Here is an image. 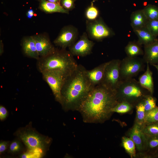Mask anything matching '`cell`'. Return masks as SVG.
Here are the masks:
<instances>
[{"instance_id":"1","label":"cell","mask_w":158,"mask_h":158,"mask_svg":"<svg viewBox=\"0 0 158 158\" xmlns=\"http://www.w3.org/2000/svg\"><path fill=\"white\" fill-rule=\"evenodd\" d=\"M118 102L116 91L101 84L92 88L77 111L85 123H102L109 118Z\"/></svg>"},{"instance_id":"2","label":"cell","mask_w":158,"mask_h":158,"mask_svg":"<svg viewBox=\"0 0 158 158\" xmlns=\"http://www.w3.org/2000/svg\"><path fill=\"white\" fill-rule=\"evenodd\" d=\"M86 70L83 66L78 64L73 72L65 78L61 90V104L64 111H77L94 87L87 77Z\"/></svg>"},{"instance_id":"3","label":"cell","mask_w":158,"mask_h":158,"mask_svg":"<svg viewBox=\"0 0 158 158\" xmlns=\"http://www.w3.org/2000/svg\"><path fill=\"white\" fill-rule=\"evenodd\" d=\"M13 135L22 141L27 148L22 155L23 158L43 157L52 142L51 138L42 134L33 128L32 122L18 129Z\"/></svg>"},{"instance_id":"4","label":"cell","mask_w":158,"mask_h":158,"mask_svg":"<svg viewBox=\"0 0 158 158\" xmlns=\"http://www.w3.org/2000/svg\"><path fill=\"white\" fill-rule=\"evenodd\" d=\"M73 56L66 49L56 48L52 53L40 57L37 60V68L41 73L46 71L58 72L65 78L71 75L78 65Z\"/></svg>"},{"instance_id":"5","label":"cell","mask_w":158,"mask_h":158,"mask_svg":"<svg viewBox=\"0 0 158 158\" xmlns=\"http://www.w3.org/2000/svg\"><path fill=\"white\" fill-rule=\"evenodd\" d=\"M116 91L119 102H127L133 106L151 94L141 85L138 81L133 78L122 80Z\"/></svg>"},{"instance_id":"6","label":"cell","mask_w":158,"mask_h":158,"mask_svg":"<svg viewBox=\"0 0 158 158\" xmlns=\"http://www.w3.org/2000/svg\"><path fill=\"white\" fill-rule=\"evenodd\" d=\"M145 62L142 58L139 57L127 56L121 61L120 65V76L122 80L132 78L143 71Z\"/></svg>"},{"instance_id":"7","label":"cell","mask_w":158,"mask_h":158,"mask_svg":"<svg viewBox=\"0 0 158 158\" xmlns=\"http://www.w3.org/2000/svg\"><path fill=\"white\" fill-rule=\"evenodd\" d=\"M86 28L88 37L95 40L101 41L114 34L112 30L101 17L93 20H87Z\"/></svg>"},{"instance_id":"8","label":"cell","mask_w":158,"mask_h":158,"mask_svg":"<svg viewBox=\"0 0 158 158\" xmlns=\"http://www.w3.org/2000/svg\"><path fill=\"white\" fill-rule=\"evenodd\" d=\"M121 60L114 59L108 61L104 72L102 84L111 90L116 91L122 81L120 76Z\"/></svg>"},{"instance_id":"9","label":"cell","mask_w":158,"mask_h":158,"mask_svg":"<svg viewBox=\"0 0 158 158\" xmlns=\"http://www.w3.org/2000/svg\"><path fill=\"white\" fill-rule=\"evenodd\" d=\"M43 79L51 89L55 100L61 103V90L65 78L60 73L54 71H46L41 73Z\"/></svg>"},{"instance_id":"10","label":"cell","mask_w":158,"mask_h":158,"mask_svg":"<svg viewBox=\"0 0 158 158\" xmlns=\"http://www.w3.org/2000/svg\"><path fill=\"white\" fill-rule=\"evenodd\" d=\"M78 34V30L76 27L71 25L65 26L61 29L53 43L60 48L66 49L75 42Z\"/></svg>"},{"instance_id":"11","label":"cell","mask_w":158,"mask_h":158,"mask_svg":"<svg viewBox=\"0 0 158 158\" xmlns=\"http://www.w3.org/2000/svg\"><path fill=\"white\" fill-rule=\"evenodd\" d=\"M88 37L87 32H84L78 41L68 48L73 56L84 57L91 53L95 43Z\"/></svg>"},{"instance_id":"12","label":"cell","mask_w":158,"mask_h":158,"mask_svg":"<svg viewBox=\"0 0 158 158\" xmlns=\"http://www.w3.org/2000/svg\"><path fill=\"white\" fill-rule=\"evenodd\" d=\"M32 36L40 57L46 56L55 50L56 48L51 43L48 34L43 33L36 34Z\"/></svg>"},{"instance_id":"13","label":"cell","mask_w":158,"mask_h":158,"mask_svg":"<svg viewBox=\"0 0 158 158\" xmlns=\"http://www.w3.org/2000/svg\"><path fill=\"white\" fill-rule=\"evenodd\" d=\"M129 135L138 150L141 152L146 150L147 136L143 132L141 126L135 123L131 129Z\"/></svg>"},{"instance_id":"14","label":"cell","mask_w":158,"mask_h":158,"mask_svg":"<svg viewBox=\"0 0 158 158\" xmlns=\"http://www.w3.org/2000/svg\"><path fill=\"white\" fill-rule=\"evenodd\" d=\"M108 63V61L90 70H86L87 77L93 87L102 84L105 69Z\"/></svg>"},{"instance_id":"15","label":"cell","mask_w":158,"mask_h":158,"mask_svg":"<svg viewBox=\"0 0 158 158\" xmlns=\"http://www.w3.org/2000/svg\"><path fill=\"white\" fill-rule=\"evenodd\" d=\"M21 45L23 52L25 56L37 60L39 59L40 57L32 36L23 37L21 41Z\"/></svg>"},{"instance_id":"16","label":"cell","mask_w":158,"mask_h":158,"mask_svg":"<svg viewBox=\"0 0 158 158\" xmlns=\"http://www.w3.org/2000/svg\"><path fill=\"white\" fill-rule=\"evenodd\" d=\"M142 58L145 63L153 65L158 64V39L154 42L144 46Z\"/></svg>"},{"instance_id":"17","label":"cell","mask_w":158,"mask_h":158,"mask_svg":"<svg viewBox=\"0 0 158 158\" xmlns=\"http://www.w3.org/2000/svg\"><path fill=\"white\" fill-rule=\"evenodd\" d=\"M38 8L41 11L46 13H55L68 14L69 11L64 9L60 3H54L46 0H40Z\"/></svg>"},{"instance_id":"18","label":"cell","mask_w":158,"mask_h":158,"mask_svg":"<svg viewBox=\"0 0 158 158\" xmlns=\"http://www.w3.org/2000/svg\"><path fill=\"white\" fill-rule=\"evenodd\" d=\"M130 19V25L133 30L145 27L148 21L142 9L133 12L131 14Z\"/></svg>"},{"instance_id":"19","label":"cell","mask_w":158,"mask_h":158,"mask_svg":"<svg viewBox=\"0 0 158 158\" xmlns=\"http://www.w3.org/2000/svg\"><path fill=\"white\" fill-rule=\"evenodd\" d=\"M147 64L146 70L139 77L138 82L143 87L147 90L152 95L154 91L152 72L150 68V64L148 63Z\"/></svg>"},{"instance_id":"20","label":"cell","mask_w":158,"mask_h":158,"mask_svg":"<svg viewBox=\"0 0 158 158\" xmlns=\"http://www.w3.org/2000/svg\"><path fill=\"white\" fill-rule=\"evenodd\" d=\"M133 32L138 38V41L144 46L150 44L157 40V37L153 35L145 27L133 30Z\"/></svg>"},{"instance_id":"21","label":"cell","mask_w":158,"mask_h":158,"mask_svg":"<svg viewBox=\"0 0 158 158\" xmlns=\"http://www.w3.org/2000/svg\"><path fill=\"white\" fill-rule=\"evenodd\" d=\"M125 51L127 56L130 57H137L144 54L142 45L138 41L129 42L125 47Z\"/></svg>"},{"instance_id":"22","label":"cell","mask_w":158,"mask_h":158,"mask_svg":"<svg viewBox=\"0 0 158 158\" xmlns=\"http://www.w3.org/2000/svg\"><path fill=\"white\" fill-rule=\"evenodd\" d=\"M23 144L22 141L17 138L9 144L7 152L12 155L17 154L25 151Z\"/></svg>"},{"instance_id":"23","label":"cell","mask_w":158,"mask_h":158,"mask_svg":"<svg viewBox=\"0 0 158 158\" xmlns=\"http://www.w3.org/2000/svg\"><path fill=\"white\" fill-rule=\"evenodd\" d=\"M122 144L125 150L131 157H136L135 145L130 138L123 137L122 139Z\"/></svg>"},{"instance_id":"24","label":"cell","mask_w":158,"mask_h":158,"mask_svg":"<svg viewBox=\"0 0 158 158\" xmlns=\"http://www.w3.org/2000/svg\"><path fill=\"white\" fill-rule=\"evenodd\" d=\"M135 106L136 111L135 123L142 126L145 123V115L143 100L139 102Z\"/></svg>"},{"instance_id":"25","label":"cell","mask_w":158,"mask_h":158,"mask_svg":"<svg viewBox=\"0 0 158 158\" xmlns=\"http://www.w3.org/2000/svg\"><path fill=\"white\" fill-rule=\"evenodd\" d=\"M141 127L143 132L147 137L158 135V122L144 124Z\"/></svg>"},{"instance_id":"26","label":"cell","mask_w":158,"mask_h":158,"mask_svg":"<svg viewBox=\"0 0 158 158\" xmlns=\"http://www.w3.org/2000/svg\"><path fill=\"white\" fill-rule=\"evenodd\" d=\"M148 20L158 19V7L152 4H148L142 9Z\"/></svg>"},{"instance_id":"27","label":"cell","mask_w":158,"mask_h":158,"mask_svg":"<svg viewBox=\"0 0 158 158\" xmlns=\"http://www.w3.org/2000/svg\"><path fill=\"white\" fill-rule=\"evenodd\" d=\"M158 150V135L151 137H147L146 150L153 155Z\"/></svg>"},{"instance_id":"28","label":"cell","mask_w":158,"mask_h":158,"mask_svg":"<svg viewBox=\"0 0 158 158\" xmlns=\"http://www.w3.org/2000/svg\"><path fill=\"white\" fill-rule=\"evenodd\" d=\"M133 107L128 102L122 101L118 102L112 109V112L120 114L125 113L130 111Z\"/></svg>"},{"instance_id":"29","label":"cell","mask_w":158,"mask_h":158,"mask_svg":"<svg viewBox=\"0 0 158 158\" xmlns=\"http://www.w3.org/2000/svg\"><path fill=\"white\" fill-rule=\"evenodd\" d=\"M157 122H158V107H156L145 113L144 124Z\"/></svg>"},{"instance_id":"30","label":"cell","mask_w":158,"mask_h":158,"mask_svg":"<svg viewBox=\"0 0 158 158\" xmlns=\"http://www.w3.org/2000/svg\"><path fill=\"white\" fill-rule=\"evenodd\" d=\"M99 12V10L93 5V3L86 9L85 16L87 20H93L98 18Z\"/></svg>"},{"instance_id":"31","label":"cell","mask_w":158,"mask_h":158,"mask_svg":"<svg viewBox=\"0 0 158 158\" xmlns=\"http://www.w3.org/2000/svg\"><path fill=\"white\" fill-rule=\"evenodd\" d=\"M156 99L151 94L147 96L143 99L145 113L156 106Z\"/></svg>"},{"instance_id":"32","label":"cell","mask_w":158,"mask_h":158,"mask_svg":"<svg viewBox=\"0 0 158 158\" xmlns=\"http://www.w3.org/2000/svg\"><path fill=\"white\" fill-rule=\"evenodd\" d=\"M145 27L154 36H158V19L148 20Z\"/></svg>"},{"instance_id":"33","label":"cell","mask_w":158,"mask_h":158,"mask_svg":"<svg viewBox=\"0 0 158 158\" xmlns=\"http://www.w3.org/2000/svg\"><path fill=\"white\" fill-rule=\"evenodd\" d=\"M76 0H61L60 4L65 9L68 11L73 9L75 6V2Z\"/></svg>"},{"instance_id":"34","label":"cell","mask_w":158,"mask_h":158,"mask_svg":"<svg viewBox=\"0 0 158 158\" xmlns=\"http://www.w3.org/2000/svg\"><path fill=\"white\" fill-rule=\"evenodd\" d=\"M10 142L1 140L0 142V154L2 155L7 151Z\"/></svg>"},{"instance_id":"35","label":"cell","mask_w":158,"mask_h":158,"mask_svg":"<svg viewBox=\"0 0 158 158\" xmlns=\"http://www.w3.org/2000/svg\"><path fill=\"white\" fill-rule=\"evenodd\" d=\"M8 115V112L4 106L0 105V120L4 121L7 117Z\"/></svg>"},{"instance_id":"36","label":"cell","mask_w":158,"mask_h":158,"mask_svg":"<svg viewBox=\"0 0 158 158\" xmlns=\"http://www.w3.org/2000/svg\"><path fill=\"white\" fill-rule=\"evenodd\" d=\"M34 10L30 9L26 13L27 17L29 19L31 18L34 15Z\"/></svg>"},{"instance_id":"37","label":"cell","mask_w":158,"mask_h":158,"mask_svg":"<svg viewBox=\"0 0 158 158\" xmlns=\"http://www.w3.org/2000/svg\"><path fill=\"white\" fill-rule=\"evenodd\" d=\"M4 44L2 40L0 41V54L1 55L4 52Z\"/></svg>"},{"instance_id":"38","label":"cell","mask_w":158,"mask_h":158,"mask_svg":"<svg viewBox=\"0 0 158 158\" xmlns=\"http://www.w3.org/2000/svg\"><path fill=\"white\" fill-rule=\"evenodd\" d=\"M49 2L54 3H60L61 0H46Z\"/></svg>"},{"instance_id":"39","label":"cell","mask_w":158,"mask_h":158,"mask_svg":"<svg viewBox=\"0 0 158 158\" xmlns=\"http://www.w3.org/2000/svg\"><path fill=\"white\" fill-rule=\"evenodd\" d=\"M154 157H156L158 158V150L154 154Z\"/></svg>"},{"instance_id":"40","label":"cell","mask_w":158,"mask_h":158,"mask_svg":"<svg viewBox=\"0 0 158 158\" xmlns=\"http://www.w3.org/2000/svg\"><path fill=\"white\" fill-rule=\"evenodd\" d=\"M153 66L157 70L158 73V64L154 65Z\"/></svg>"},{"instance_id":"41","label":"cell","mask_w":158,"mask_h":158,"mask_svg":"<svg viewBox=\"0 0 158 158\" xmlns=\"http://www.w3.org/2000/svg\"><path fill=\"white\" fill-rule=\"evenodd\" d=\"M38 0L39 1H40V0Z\"/></svg>"}]
</instances>
